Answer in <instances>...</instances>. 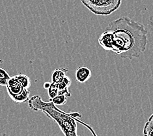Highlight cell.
Segmentation results:
<instances>
[{"mask_svg": "<svg viewBox=\"0 0 153 136\" xmlns=\"http://www.w3.org/2000/svg\"><path fill=\"white\" fill-rule=\"evenodd\" d=\"M153 130V113L149 117V119L145 124L143 128V135L144 136H149V134Z\"/></svg>", "mask_w": 153, "mask_h": 136, "instance_id": "7c38bea8", "label": "cell"}, {"mask_svg": "<svg viewBox=\"0 0 153 136\" xmlns=\"http://www.w3.org/2000/svg\"><path fill=\"white\" fill-rule=\"evenodd\" d=\"M47 90H48V94L50 99H52L57 96L58 95V91H59L57 83L52 82L50 88Z\"/></svg>", "mask_w": 153, "mask_h": 136, "instance_id": "5bb4252c", "label": "cell"}, {"mask_svg": "<svg viewBox=\"0 0 153 136\" xmlns=\"http://www.w3.org/2000/svg\"><path fill=\"white\" fill-rule=\"evenodd\" d=\"M77 121L78 122H79V123H81L82 124H83V125H84V126L86 127V128H88V129L89 130V131L91 132L92 133V134H93V136H98L97 135V133L95 132V131H94V130H93V128L90 126V125H89V124H86V123H85V122H82V121H81V120H79L78 119H77Z\"/></svg>", "mask_w": 153, "mask_h": 136, "instance_id": "9a60e30c", "label": "cell"}, {"mask_svg": "<svg viewBox=\"0 0 153 136\" xmlns=\"http://www.w3.org/2000/svg\"><path fill=\"white\" fill-rule=\"evenodd\" d=\"M71 83L72 81L70 77H68L67 75L63 77L59 82L57 83L58 89H59L58 95H65L67 98L71 97V94L69 92L68 89L71 85Z\"/></svg>", "mask_w": 153, "mask_h": 136, "instance_id": "52a82bcc", "label": "cell"}, {"mask_svg": "<svg viewBox=\"0 0 153 136\" xmlns=\"http://www.w3.org/2000/svg\"><path fill=\"white\" fill-rule=\"evenodd\" d=\"M3 60L0 59V64L3 62ZM10 78V76L5 69L0 67V85L6 86L7 83Z\"/></svg>", "mask_w": 153, "mask_h": 136, "instance_id": "8fae6325", "label": "cell"}, {"mask_svg": "<svg viewBox=\"0 0 153 136\" xmlns=\"http://www.w3.org/2000/svg\"><path fill=\"white\" fill-rule=\"evenodd\" d=\"M15 78L18 80L24 89H28L31 85V79L30 77L27 75L22 74V73H20V74L14 75Z\"/></svg>", "mask_w": 153, "mask_h": 136, "instance_id": "30bf717a", "label": "cell"}, {"mask_svg": "<svg viewBox=\"0 0 153 136\" xmlns=\"http://www.w3.org/2000/svg\"><path fill=\"white\" fill-rule=\"evenodd\" d=\"M30 92L28 90V89H24L19 94L16 95H10L9 97L16 104H22V103L28 101L29 99H30Z\"/></svg>", "mask_w": 153, "mask_h": 136, "instance_id": "ba28073f", "label": "cell"}, {"mask_svg": "<svg viewBox=\"0 0 153 136\" xmlns=\"http://www.w3.org/2000/svg\"><path fill=\"white\" fill-rule=\"evenodd\" d=\"M68 72L67 68H58L56 69L52 73V82L57 83L66 76V73Z\"/></svg>", "mask_w": 153, "mask_h": 136, "instance_id": "9c48e42d", "label": "cell"}, {"mask_svg": "<svg viewBox=\"0 0 153 136\" xmlns=\"http://www.w3.org/2000/svg\"><path fill=\"white\" fill-rule=\"evenodd\" d=\"M149 136H153V130H152V131L151 132L150 134H149Z\"/></svg>", "mask_w": 153, "mask_h": 136, "instance_id": "e0dca14e", "label": "cell"}, {"mask_svg": "<svg viewBox=\"0 0 153 136\" xmlns=\"http://www.w3.org/2000/svg\"><path fill=\"white\" fill-rule=\"evenodd\" d=\"M51 83H52V82H45L43 84L44 88H45L46 90H48L51 85Z\"/></svg>", "mask_w": 153, "mask_h": 136, "instance_id": "2e32d148", "label": "cell"}, {"mask_svg": "<svg viewBox=\"0 0 153 136\" xmlns=\"http://www.w3.org/2000/svg\"><path fill=\"white\" fill-rule=\"evenodd\" d=\"M28 105L34 111H42L57 124L65 136H79L78 134V113H67L58 109L52 101H44L40 95H34L29 99Z\"/></svg>", "mask_w": 153, "mask_h": 136, "instance_id": "7a4b0ae2", "label": "cell"}, {"mask_svg": "<svg viewBox=\"0 0 153 136\" xmlns=\"http://www.w3.org/2000/svg\"><path fill=\"white\" fill-rule=\"evenodd\" d=\"M91 75L92 73L91 69L85 66L79 67L76 69L75 73L76 79L79 83H84L87 82L91 77Z\"/></svg>", "mask_w": 153, "mask_h": 136, "instance_id": "8992f818", "label": "cell"}, {"mask_svg": "<svg viewBox=\"0 0 153 136\" xmlns=\"http://www.w3.org/2000/svg\"><path fill=\"white\" fill-rule=\"evenodd\" d=\"M91 12L98 16H108L121 5L122 0H80Z\"/></svg>", "mask_w": 153, "mask_h": 136, "instance_id": "3957f363", "label": "cell"}, {"mask_svg": "<svg viewBox=\"0 0 153 136\" xmlns=\"http://www.w3.org/2000/svg\"><path fill=\"white\" fill-rule=\"evenodd\" d=\"M7 91L10 95H16L19 94L24 90V88L20 83L18 81L15 77H10V78L7 83Z\"/></svg>", "mask_w": 153, "mask_h": 136, "instance_id": "5b68a950", "label": "cell"}, {"mask_svg": "<svg viewBox=\"0 0 153 136\" xmlns=\"http://www.w3.org/2000/svg\"><path fill=\"white\" fill-rule=\"evenodd\" d=\"M98 43L107 51H112L114 47V37L111 31L105 29L104 32L98 38Z\"/></svg>", "mask_w": 153, "mask_h": 136, "instance_id": "277c9868", "label": "cell"}, {"mask_svg": "<svg viewBox=\"0 0 153 136\" xmlns=\"http://www.w3.org/2000/svg\"><path fill=\"white\" fill-rule=\"evenodd\" d=\"M105 29L113 33L112 52L124 59L139 58L147 49L148 31L143 24L128 17L112 21Z\"/></svg>", "mask_w": 153, "mask_h": 136, "instance_id": "6da1fadb", "label": "cell"}, {"mask_svg": "<svg viewBox=\"0 0 153 136\" xmlns=\"http://www.w3.org/2000/svg\"><path fill=\"white\" fill-rule=\"evenodd\" d=\"M50 101H52L56 106L63 105L67 103V97L65 95H57L52 99H50Z\"/></svg>", "mask_w": 153, "mask_h": 136, "instance_id": "4fadbf2b", "label": "cell"}]
</instances>
